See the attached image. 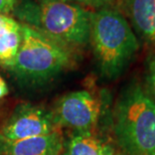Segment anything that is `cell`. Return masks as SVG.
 <instances>
[{
  "instance_id": "1",
  "label": "cell",
  "mask_w": 155,
  "mask_h": 155,
  "mask_svg": "<svg viewBox=\"0 0 155 155\" xmlns=\"http://www.w3.org/2000/svg\"><path fill=\"white\" fill-rule=\"evenodd\" d=\"M93 11L64 0H17L12 14L73 51L90 43Z\"/></svg>"
},
{
  "instance_id": "2",
  "label": "cell",
  "mask_w": 155,
  "mask_h": 155,
  "mask_svg": "<svg viewBox=\"0 0 155 155\" xmlns=\"http://www.w3.org/2000/svg\"><path fill=\"white\" fill-rule=\"evenodd\" d=\"M90 43L99 73L108 80L122 75L139 51L129 22L112 7L93 11Z\"/></svg>"
},
{
  "instance_id": "3",
  "label": "cell",
  "mask_w": 155,
  "mask_h": 155,
  "mask_svg": "<svg viewBox=\"0 0 155 155\" xmlns=\"http://www.w3.org/2000/svg\"><path fill=\"white\" fill-rule=\"evenodd\" d=\"M116 141L127 155H155V102L139 82L126 86L114 109Z\"/></svg>"
},
{
  "instance_id": "4",
  "label": "cell",
  "mask_w": 155,
  "mask_h": 155,
  "mask_svg": "<svg viewBox=\"0 0 155 155\" xmlns=\"http://www.w3.org/2000/svg\"><path fill=\"white\" fill-rule=\"evenodd\" d=\"M22 41L8 71L24 86H41L75 64V51L24 24Z\"/></svg>"
},
{
  "instance_id": "5",
  "label": "cell",
  "mask_w": 155,
  "mask_h": 155,
  "mask_svg": "<svg viewBox=\"0 0 155 155\" xmlns=\"http://www.w3.org/2000/svg\"><path fill=\"white\" fill-rule=\"evenodd\" d=\"M52 111L58 128L72 132H92L101 113L99 99L86 90L64 95L54 105Z\"/></svg>"
},
{
  "instance_id": "6",
  "label": "cell",
  "mask_w": 155,
  "mask_h": 155,
  "mask_svg": "<svg viewBox=\"0 0 155 155\" xmlns=\"http://www.w3.org/2000/svg\"><path fill=\"white\" fill-rule=\"evenodd\" d=\"M58 128L52 111L33 104H20L0 129V136L7 140H21L45 135Z\"/></svg>"
},
{
  "instance_id": "7",
  "label": "cell",
  "mask_w": 155,
  "mask_h": 155,
  "mask_svg": "<svg viewBox=\"0 0 155 155\" xmlns=\"http://www.w3.org/2000/svg\"><path fill=\"white\" fill-rule=\"evenodd\" d=\"M64 139L61 129L14 141L0 136V155H61Z\"/></svg>"
},
{
  "instance_id": "8",
  "label": "cell",
  "mask_w": 155,
  "mask_h": 155,
  "mask_svg": "<svg viewBox=\"0 0 155 155\" xmlns=\"http://www.w3.org/2000/svg\"><path fill=\"white\" fill-rule=\"evenodd\" d=\"M22 41V25L6 16L0 23V66L8 70L13 64Z\"/></svg>"
},
{
  "instance_id": "9",
  "label": "cell",
  "mask_w": 155,
  "mask_h": 155,
  "mask_svg": "<svg viewBox=\"0 0 155 155\" xmlns=\"http://www.w3.org/2000/svg\"><path fill=\"white\" fill-rule=\"evenodd\" d=\"M112 149L93 132H73L64 139L61 155H107Z\"/></svg>"
},
{
  "instance_id": "10",
  "label": "cell",
  "mask_w": 155,
  "mask_h": 155,
  "mask_svg": "<svg viewBox=\"0 0 155 155\" xmlns=\"http://www.w3.org/2000/svg\"><path fill=\"white\" fill-rule=\"evenodd\" d=\"M128 7L137 31L155 45V0H129Z\"/></svg>"
},
{
  "instance_id": "11",
  "label": "cell",
  "mask_w": 155,
  "mask_h": 155,
  "mask_svg": "<svg viewBox=\"0 0 155 155\" xmlns=\"http://www.w3.org/2000/svg\"><path fill=\"white\" fill-rule=\"evenodd\" d=\"M146 90L147 94L155 102V54H152L147 60L146 68Z\"/></svg>"
},
{
  "instance_id": "12",
  "label": "cell",
  "mask_w": 155,
  "mask_h": 155,
  "mask_svg": "<svg viewBox=\"0 0 155 155\" xmlns=\"http://www.w3.org/2000/svg\"><path fill=\"white\" fill-rule=\"evenodd\" d=\"M116 0H80V4L83 6H88V7L95 8V9H102L111 7Z\"/></svg>"
},
{
  "instance_id": "13",
  "label": "cell",
  "mask_w": 155,
  "mask_h": 155,
  "mask_svg": "<svg viewBox=\"0 0 155 155\" xmlns=\"http://www.w3.org/2000/svg\"><path fill=\"white\" fill-rule=\"evenodd\" d=\"M17 0H0V14L7 15L12 13Z\"/></svg>"
},
{
  "instance_id": "14",
  "label": "cell",
  "mask_w": 155,
  "mask_h": 155,
  "mask_svg": "<svg viewBox=\"0 0 155 155\" xmlns=\"http://www.w3.org/2000/svg\"><path fill=\"white\" fill-rule=\"evenodd\" d=\"M8 94V87L4 79L0 76V99L4 98Z\"/></svg>"
},
{
  "instance_id": "15",
  "label": "cell",
  "mask_w": 155,
  "mask_h": 155,
  "mask_svg": "<svg viewBox=\"0 0 155 155\" xmlns=\"http://www.w3.org/2000/svg\"><path fill=\"white\" fill-rule=\"evenodd\" d=\"M107 155H123V154H121V153H118V152H116V151L114 150V149H112V150H111L110 152L108 153Z\"/></svg>"
},
{
  "instance_id": "16",
  "label": "cell",
  "mask_w": 155,
  "mask_h": 155,
  "mask_svg": "<svg viewBox=\"0 0 155 155\" xmlns=\"http://www.w3.org/2000/svg\"><path fill=\"white\" fill-rule=\"evenodd\" d=\"M64 1H69V2H75V3H79V4H80V0H64Z\"/></svg>"
},
{
  "instance_id": "17",
  "label": "cell",
  "mask_w": 155,
  "mask_h": 155,
  "mask_svg": "<svg viewBox=\"0 0 155 155\" xmlns=\"http://www.w3.org/2000/svg\"><path fill=\"white\" fill-rule=\"evenodd\" d=\"M6 16V15H2V14H0V23L2 22L3 19H4V17Z\"/></svg>"
}]
</instances>
